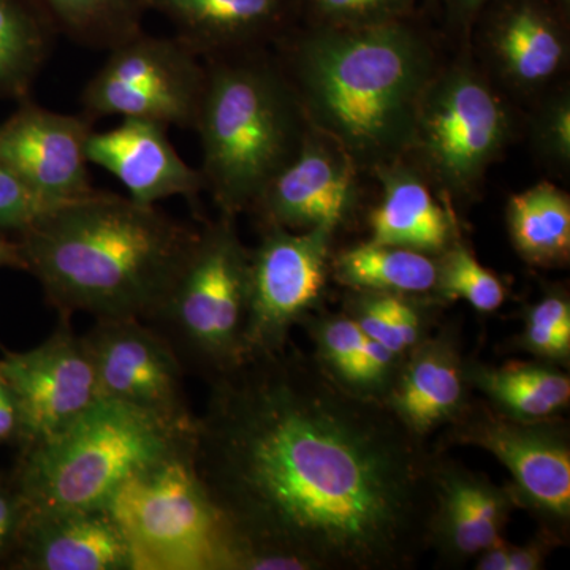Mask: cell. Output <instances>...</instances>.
<instances>
[{"label": "cell", "mask_w": 570, "mask_h": 570, "mask_svg": "<svg viewBox=\"0 0 570 570\" xmlns=\"http://www.w3.org/2000/svg\"><path fill=\"white\" fill-rule=\"evenodd\" d=\"M190 461L234 570H404L430 549L425 439L288 344L209 381Z\"/></svg>", "instance_id": "1"}, {"label": "cell", "mask_w": 570, "mask_h": 570, "mask_svg": "<svg viewBox=\"0 0 570 570\" xmlns=\"http://www.w3.org/2000/svg\"><path fill=\"white\" fill-rule=\"evenodd\" d=\"M198 232L156 206L94 193L52 206L20 234L26 272L70 317L148 322L174 287Z\"/></svg>", "instance_id": "2"}, {"label": "cell", "mask_w": 570, "mask_h": 570, "mask_svg": "<svg viewBox=\"0 0 570 570\" xmlns=\"http://www.w3.org/2000/svg\"><path fill=\"white\" fill-rule=\"evenodd\" d=\"M291 66L307 124L358 170L406 156L420 99L438 71L430 45L403 21L318 26L296 41Z\"/></svg>", "instance_id": "3"}, {"label": "cell", "mask_w": 570, "mask_h": 570, "mask_svg": "<svg viewBox=\"0 0 570 570\" xmlns=\"http://www.w3.org/2000/svg\"><path fill=\"white\" fill-rule=\"evenodd\" d=\"M307 124L294 86L261 59H217L206 67L200 135L205 190L224 216L253 208L291 163Z\"/></svg>", "instance_id": "4"}, {"label": "cell", "mask_w": 570, "mask_h": 570, "mask_svg": "<svg viewBox=\"0 0 570 570\" xmlns=\"http://www.w3.org/2000/svg\"><path fill=\"white\" fill-rule=\"evenodd\" d=\"M194 425L100 396L70 425L26 445L20 513L105 508L138 472L189 452Z\"/></svg>", "instance_id": "5"}, {"label": "cell", "mask_w": 570, "mask_h": 570, "mask_svg": "<svg viewBox=\"0 0 570 570\" xmlns=\"http://www.w3.org/2000/svg\"><path fill=\"white\" fill-rule=\"evenodd\" d=\"M250 250L224 216L198 232L163 306L146 324L167 340L184 371L206 381L245 360Z\"/></svg>", "instance_id": "6"}, {"label": "cell", "mask_w": 570, "mask_h": 570, "mask_svg": "<svg viewBox=\"0 0 570 570\" xmlns=\"http://www.w3.org/2000/svg\"><path fill=\"white\" fill-rule=\"evenodd\" d=\"M105 508L121 528L132 570H234V535L195 474L190 450L135 474Z\"/></svg>", "instance_id": "7"}, {"label": "cell", "mask_w": 570, "mask_h": 570, "mask_svg": "<svg viewBox=\"0 0 570 570\" xmlns=\"http://www.w3.org/2000/svg\"><path fill=\"white\" fill-rule=\"evenodd\" d=\"M501 97L468 59L436 71L415 116L407 154L452 197L474 195L510 137Z\"/></svg>", "instance_id": "8"}, {"label": "cell", "mask_w": 570, "mask_h": 570, "mask_svg": "<svg viewBox=\"0 0 570 570\" xmlns=\"http://www.w3.org/2000/svg\"><path fill=\"white\" fill-rule=\"evenodd\" d=\"M102 69L82 91V115L149 119L195 129L204 99L206 67L178 37L138 32L111 48Z\"/></svg>", "instance_id": "9"}, {"label": "cell", "mask_w": 570, "mask_h": 570, "mask_svg": "<svg viewBox=\"0 0 570 570\" xmlns=\"http://www.w3.org/2000/svg\"><path fill=\"white\" fill-rule=\"evenodd\" d=\"M445 444L474 445L497 456L512 475L519 508L531 510L543 530L568 539L570 434L561 419L523 420L489 404L469 403L450 423Z\"/></svg>", "instance_id": "10"}, {"label": "cell", "mask_w": 570, "mask_h": 570, "mask_svg": "<svg viewBox=\"0 0 570 570\" xmlns=\"http://www.w3.org/2000/svg\"><path fill=\"white\" fill-rule=\"evenodd\" d=\"M333 235L324 225L302 232L265 227L250 250L245 358L281 351L294 325L309 316L325 288Z\"/></svg>", "instance_id": "11"}, {"label": "cell", "mask_w": 570, "mask_h": 570, "mask_svg": "<svg viewBox=\"0 0 570 570\" xmlns=\"http://www.w3.org/2000/svg\"><path fill=\"white\" fill-rule=\"evenodd\" d=\"M102 397L175 422L193 423L184 367L159 332L140 318H100L82 335Z\"/></svg>", "instance_id": "12"}, {"label": "cell", "mask_w": 570, "mask_h": 570, "mask_svg": "<svg viewBox=\"0 0 570 570\" xmlns=\"http://www.w3.org/2000/svg\"><path fill=\"white\" fill-rule=\"evenodd\" d=\"M69 317L39 347L0 360L20 415L24 445L36 444L70 425L100 397L91 356Z\"/></svg>", "instance_id": "13"}, {"label": "cell", "mask_w": 570, "mask_h": 570, "mask_svg": "<svg viewBox=\"0 0 570 570\" xmlns=\"http://www.w3.org/2000/svg\"><path fill=\"white\" fill-rule=\"evenodd\" d=\"M92 130L85 115H62L21 100L0 124V154L41 204L52 208L96 190L86 156Z\"/></svg>", "instance_id": "14"}, {"label": "cell", "mask_w": 570, "mask_h": 570, "mask_svg": "<svg viewBox=\"0 0 570 570\" xmlns=\"http://www.w3.org/2000/svg\"><path fill=\"white\" fill-rule=\"evenodd\" d=\"M354 160L332 138L307 127L298 151L265 187L253 208L265 227L337 230L356 204Z\"/></svg>", "instance_id": "15"}, {"label": "cell", "mask_w": 570, "mask_h": 570, "mask_svg": "<svg viewBox=\"0 0 570 570\" xmlns=\"http://www.w3.org/2000/svg\"><path fill=\"white\" fill-rule=\"evenodd\" d=\"M167 129L149 119L122 118L110 130H92L86 156L89 164L116 176L137 204L156 206L171 197L194 200L205 190L204 176L179 156Z\"/></svg>", "instance_id": "16"}, {"label": "cell", "mask_w": 570, "mask_h": 570, "mask_svg": "<svg viewBox=\"0 0 570 570\" xmlns=\"http://www.w3.org/2000/svg\"><path fill=\"white\" fill-rule=\"evenodd\" d=\"M11 539L24 569L132 570L129 546L107 508L20 513Z\"/></svg>", "instance_id": "17"}, {"label": "cell", "mask_w": 570, "mask_h": 570, "mask_svg": "<svg viewBox=\"0 0 570 570\" xmlns=\"http://www.w3.org/2000/svg\"><path fill=\"white\" fill-rule=\"evenodd\" d=\"M515 508L510 489L452 461L438 460L430 547L448 564H464L502 538Z\"/></svg>", "instance_id": "18"}, {"label": "cell", "mask_w": 570, "mask_h": 570, "mask_svg": "<svg viewBox=\"0 0 570 570\" xmlns=\"http://www.w3.org/2000/svg\"><path fill=\"white\" fill-rule=\"evenodd\" d=\"M385 403L422 439L460 417L471 400L464 360L450 330L426 336L404 355Z\"/></svg>", "instance_id": "19"}, {"label": "cell", "mask_w": 570, "mask_h": 570, "mask_svg": "<svg viewBox=\"0 0 570 570\" xmlns=\"http://www.w3.org/2000/svg\"><path fill=\"white\" fill-rule=\"evenodd\" d=\"M490 58L520 91H538L564 70L569 45L560 22L539 0H513L487 33Z\"/></svg>", "instance_id": "20"}, {"label": "cell", "mask_w": 570, "mask_h": 570, "mask_svg": "<svg viewBox=\"0 0 570 570\" xmlns=\"http://www.w3.org/2000/svg\"><path fill=\"white\" fill-rule=\"evenodd\" d=\"M382 198L370 216L371 242L406 247L438 257L455 239V225L439 205L425 176L411 165L376 168Z\"/></svg>", "instance_id": "21"}, {"label": "cell", "mask_w": 570, "mask_h": 570, "mask_svg": "<svg viewBox=\"0 0 570 570\" xmlns=\"http://www.w3.org/2000/svg\"><path fill=\"white\" fill-rule=\"evenodd\" d=\"M198 56L242 50L279 26L284 0H145Z\"/></svg>", "instance_id": "22"}, {"label": "cell", "mask_w": 570, "mask_h": 570, "mask_svg": "<svg viewBox=\"0 0 570 570\" xmlns=\"http://www.w3.org/2000/svg\"><path fill=\"white\" fill-rule=\"evenodd\" d=\"M469 387L479 390L491 406L510 417H557L570 401V377L561 366L547 362L509 363L504 366L464 362Z\"/></svg>", "instance_id": "23"}, {"label": "cell", "mask_w": 570, "mask_h": 570, "mask_svg": "<svg viewBox=\"0 0 570 570\" xmlns=\"http://www.w3.org/2000/svg\"><path fill=\"white\" fill-rule=\"evenodd\" d=\"M505 219L513 249L527 264L557 268L570 258V198L551 183H539L509 198Z\"/></svg>", "instance_id": "24"}, {"label": "cell", "mask_w": 570, "mask_h": 570, "mask_svg": "<svg viewBox=\"0 0 570 570\" xmlns=\"http://www.w3.org/2000/svg\"><path fill=\"white\" fill-rule=\"evenodd\" d=\"M337 283L355 292L422 295L434 292L438 257L367 242L343 250L330 264Z\"/></svg>", "instance_id": "25"}, {"label": "cell", "mask_w": 570, "mask_h": 570, "mask_svg": "<svg viewBox=\"0 0 570 570\" xmlns=\"http://www.w3.org/2000/svg\"><path fill=\"white\" fill-rule=\"evenodd\" d=\"M50 14L40 0H0V97L29 99L52 48Z\"/></svg>", "instance_id": "26"}, {"label": "cell", "mask_w": 570, "mask_h": 570, "mask_svg": "<svg viewBox=\"0 0 570 570\" xmlns=\"http://www.w3.org/2000/svg\"><path fill=\"white\" fill-rule=\"evenodd\" d=\"M58 31L77 43L110 51L141 32L145 0H40Z\"/></svg>", "instance_id": "27"}, {"label": "cell", "mask_w": 570, "mask_h": 570, "mask_svg": "<svg viewBox=\"0 0 570 570\" xmlns=\"http://www.w3.org/2000/svg\"><path fill=\"white\" fill-rule=\"evenodd\" d=\"M434 294L444 299H464L479 313H494L505 302V287L493 272L480 265L466 245L453 239L438 255Z\"/></svg>", "instance_id": "28"}, {"label": "cell", "mask_w": 570, "mask_h": 570, "mask_svg": "<svg viewBox=\"0 0 570 570\" xmlns=\"http://www.w3.org/2000/svg\"><path fill=\"white\" fill-rule=\"evenodd\" d=\"M307 332L314 343V356L330 376L356 393L360 360L366 336L347 314L341 316L305 317Z\"/></svg>", "instance_id": "29"}, {"label": "cell", "mask_w": 570, "mask_h": 570, "mask_svg": "<svg viewBox=\"0 0 570 570\" xmlns=\"http://www.w3.org/2000/svg\"><path fill=\"white\" fill-rule=\"evenodd\" d=\"M520 346L540 362L569 366L570 299L562 288H551L540 302L528 307Z\"/></svg>", "instance_id": "30"}, {"label": "cell", "mask_w": 570, "mask_h": 570, "mask_svg": "<svg viewBox=\"0 0 570 570\" xmlns=\"http://www.w3.org/2000/svg\"><path fill=\"white\" fill-rule=\"evenodd\" d=\"M318 26L358 28L401 21L415 0H306Z\"/></svg>", "instance_id": "31"}, {"label": "cell", "mask_w": 570, "mask_h": 570, "mask_svg": "<svg viewBox=\"0 0 570 570\" xmlns=\"http://www.w3.org/2000/svg\"><path fill=\"white\" fill-rule=\"evenodd\" d=\"M532 140L543 159L557 167L570 164V96L561 91L549 97L532 122Z\"/></svg>", "instance_id": "32"}, {"label": "cell", "mask_w": 570, "mask_h": 570, "mask_svg": "<svg viewBox=\"0 0 570 570\" xmlns=\"http://www.w3.org/2000/svg\"><path fill=\"white\" fill-rule=\"evenodd\" d=\"M48 209L0 154V232L20 235Z\"/></svg>", "instance_id": "33"}, {"label": "cell", "mask_w": 570, "mask_h": 570, "mask_svg": "<svg viewBox=\"0 0 570 570\" xmlns=\"http://www.w3.org/2000/svg\"><path fill=\"white\" fill-rule=\"evenodd\" d=\"M396 296L382 294V292H356V295L348 299L346 313L363 335L384 344L393 352H396L392 330Z\"/></svg>", "instance_id": "34"}, {"label": "cell", "mask_w": 570, "mask_h": 570, "mask_svg": "<svg viewBox=\"0 0 570 570\" xmlns=\"http://www.w3.org/2000/svg\"><path fill=\"white\" fill-rule=\"evenodd\" d=\"M558 543H561V540L547 530L540 532L539 538L532 539L523 546L510 543L508 570L543 569L547 557Z\"/></svg>", "instance_id": "35"}, {"label": "cell", "mask_w": 570, "mask_h": 570, "mask_svg": "<svg viewBox=\"0 0 570 570\" xmlns=\"http://www.w3.org/2000/svg\"><path fill=\"white\" fill-rule=\"evenodd\" d=\"M20 434V415L11 390L0 376V442Z\"/></svg>", "instance_id": "36"}, {"label": "cell", "mask_w": 570, "mask_h": 570, "mask_svg": "<svg viewBox=\"0 0 570 570\" xmlns=\"http://www.w3.org/2000/svg\"><path fill=\"white\" fill-rule=\"evenodd\" d=\"M18 515H20V505H18L17 494L11 498L6 491L0 490V554L13 535Z\"/></svg>", "instance_id": "37"}, {"label": "cell", "mask_w": 570, "mask_h": 570, "mask_svg": "<svg viewBox=\"0 0 570 570\" xmlns=\"http://www.w3.org/2000/svg\"><path fill=\"white\" fill-rule=\"evenodd\" d=\"M510 543L504 538L491 543L485 550L480 551L475 569L478 570H508Z\"/></svg>", "instance_id": "38"}, {"label": "cell", "mask_w": 570, "mask_h": 570, "mask_svg": "<svg viewBox=\"0 0 570 570\" xmlns=\"http://www.w3.org/2000/svg\"><path fill=\"white\" fill-rule=\"evenodd\" d=\"M0 268L26 269L20 242L10 239L6 232H0Z\"/></svg>", "instance_id": "39"}, {"label": "cell", "mask_w": 570, "mask_h": 570, "mask_svg": "<svg viewBox=\"0 0 570 570\" xmlns=\"http://www.w3.org/2000/svg\"><path fill=\"white\" fill-rule=\"evenodd\" d=\"M487 2L489 0H449V6L453 13H455V17L464 21L468 18L474 17Z\"/></svg>", "instance_id": "40"}]
</instances>
